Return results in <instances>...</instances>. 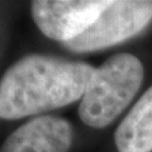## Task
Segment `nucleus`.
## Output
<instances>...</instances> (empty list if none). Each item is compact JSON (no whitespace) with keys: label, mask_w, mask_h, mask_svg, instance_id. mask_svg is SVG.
<instances>
[{"label":"nucleus","mask_w":152,"mask_h":152,"mask_svg":"<svg viewBox=\"0 0 152 152\" xmlns=\"http://www.w3.org/2000/svg\"><path fill=\"white\" fill-rule=\"evenodd\" d=\"M83 61L28 55L10 66L0 83V117L5 121L53 110L83 99L95 74Z\"/></svg>","instance_id":"1"},{"label":"nucleus","mask_w":152,"mask_h":152,"mask_svg":"<svg viewBox=\"0 0 152 152\" xmlns=\"http://www.w3.org/2000/svg\"><path fill=\"white\" fill-rule=\"evenodd\" d=\"M114 142L118 152L152 151V86L118 126Z\"/></svg>","instance_id":"6"},{"label":"nucleus","mask_w":152,"mask_h":152,"mask_svg":"<svg viewBox=\"0 0 152 152\" xmlns=\"http://www.w3.org/2000/svg\"><path fill=\"white\" fill-rule=\"evenodd\" d=\"M143 76V65L137 56H112L95 70L79 105L80 119L91 128L109 126L136 96Z\"/></svg>","instance_id":"2"},{"label":"nucleus","mask_w":152,"mask_h":152,"mask_svg":"<svg viewBox=\"0 0 152 152\" xmlns=\"http://www.w3.org/2000/svg\"><path fill=\"white\" fill-rule=\"evenodd\" d=\"M74 140L70 123L60 117L33 118L5 140L0 152H69Z\"/></svg>","instance_id":"5"},{"label":"nucleus","mask_w":152,"mask_h":152,"mask_svg":"<svg viewBox=\"0 0 152 152\" xmlns=\"http://www.w3.org/2000/svg\"><path fill=\"white\" fill-rule=\"evenodd\" d=\"M152 20V0H113L83 34L66 42L76 53L93 52L129 39Z\"/></svg>","instance_id":"3"},{"label":"nucleus","mask_w":152,"mask_h":152,"mask_svg":"<svg viewBox=\"0 0 152 152\" xmlns=\"http://www.w3.org/2000/svg\"><path fill=\"white\" fill-rule=\"evenodd\" d=\"M110 0H37L32 17L46 37L70 42L88 29L109 5Z\"/></svg>","instance_id":"4"}]
</instances>
